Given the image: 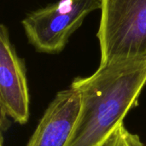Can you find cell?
Returning a JSON list of instances; mask_svg holds the SVG:
<instances>
[{"mask_svg":"<svg viewBox=\"0 0 146 146\" xmlns=\"http://www.w3.org/2000/svg\"><path fill=\"white\" fill-rule=\"evenodd\" d=\"M29 92L27 68L9 39V30L0 27V110L18 124L29 120Z\"/></svg>","mask_w":146,"mask_h":146,"instance_id":"obj_4","label":"cell"},{"mask_svg":"<svg viewBox=\"0 0 146 146\" xmlns=\"http://www.w3.org/2000/svg\"><path fill=\"white\" fill-rule=\"evenodd\" d=\"M1 146H3V131H1Z\"/></svg>","mask_w":146,"mask_h":146,"instance_id":"obj_7","label":"cell"},{"mask_svg":"<svg viewBox=\"0 0 146 146\" xmlns=\"http://www.w3.org/2000/svg\"><path fill=\"white\" fill-rule=\"evenodd\" d=\"M103 0H62L30 13L22 21L29 43L38 52L57 54L64 50L71 35Z\"/></svg>","mask_w":146,"mask_h":146,"instance_id":"obj_3","label":"cell"},{"mask_svg":"<svg viewBox=\"0 0 146 146\" xmlns=\"http://www.w3.org/2000/svg\"><path fill=\"white\" fill-rule=\"evenodd\" d=\"M99 146H146L139 136L129 132L121 122Z\"/></svg>","mask_w":146,"mask_h":146,"instance_id":"obj_6","label":"cell"},{"mask_svg":"<svg viewBox=\"0 0 146 146\" xmlns=\"http://www.w3.org/2000/svg\"><path fill=\"white\" fill-rule=\"evenodd\" d=\"M79 92L70 86L50 102L27 146H66L80 111Z\"/></svg>","mask_w":146,"mask_h":146,"instance_id":"obj_5","label":"cell"},{"mask_svg":"<svg viewBox=\"0 0 146 146\" xmlns=\"http://www.w3.org/2000/svg\"><path fill=\"white\" fill-rule=\"evenodd\" d=\"M100 65L146 59V0H103Z\"/></svg>","mask_w":146,"mask_h":146,"instance_id":"obj_2","label":"cell"},{"mask_svg":"<svg viewBox=\"0 0 146 146\" xmlns=\"http://www.w3.org/2000/svg\"><path fill=\"white\" fill-rule=\"evenodd\" d=\"M145 85L146 59L99 65L92 75L75 78L71 86L81 106L66 146L100 145L138 105Z\"/></svg>","mask_w":146,"mask_h":146,"instance_id":"obj_1","label":"cell"}]
</instances>
